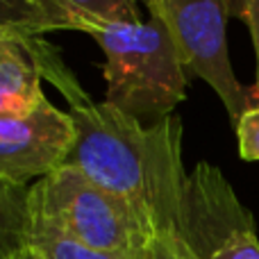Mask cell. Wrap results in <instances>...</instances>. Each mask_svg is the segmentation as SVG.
<instances>
[{"label": "cell", "instance_id": "5", "mask_svg": "<svg viewBox=\"0 0 259 259\" xmlns=\"http://www.w3.org/2000/svg\"><path fill=\"white\" fill-rule=\"evenodd\" d=\"M77 139L71 112L44 98L27 114L0 116V182L25 189L68 164Z\"/></svg>", "mask_w": 259, "mask_h": 259}, {"label": "cell", "instance_id": "11", "mask_svg": "<svg viewBox=\"0 0 259 259\" xmlns=\"http://www.w3.org/2000/svg\"><path fill=\"white\" fill-rule=\"evenodd\" d=\"M27 189L0 182V259H16L25 250Z\"/></svg>", "mask_w": 259, "mask_h": 259}, {"label": "cell", "instance_id": "14", "mask_svg": "<svg viewBox=\"0 0 259 259\" xmlns=\"http://www.w3.org/2000/svg\"><path fill=\"white\" fill-rule=\"evenodd\" d=\"M237 141L239 155L246 161H259V103L252 105L237 121Z\"/></svg>", "mask_w": 259, "mask_h": 259}, {"label": "cell", "instance_id": "3", "mask_svg": "<svg viewBox=\"0 0 259 259\" xmlns=\"http://www.w3.org/2000/svg\"><path fill=\"white\" fill-rule=\"evenodd\" d=\"M27 214L59 232L123 259H146L157 230L125 198L66 164L27 189Z\"/></svg>", "mask_w": 259, "mask_h": 259}, {"label": "cell", "instance_id": "6", "mask_svg": "<svg viewBox=\"0 0 259 259\" xmlns=\"http://www.w3.org/2000/svg\"><path fill=\"white\" fill-rule=\"evenodd\" d=\"M252 225L250 211L237 200L223 173L205 161L198 164L184 187L180 237L207 259L225 239Z\"/></svg>", "mask_w": 259, "mask_h": 259}, {"label": "cell", "instance_id": "13", "mask_svg": "<svg viewBox=\"0 0 259 259\" xmlns=\"http://www.w3.org/2000/svg\"><path fill=\"white\" fill-rule=\"evenodd\" d=\"M146 259H202L173 230H161L157 232V237L152 239V246L148 250Z\"/></svg>", "mask_w": 259, "mask_h": 259}, {"label": "cell", "instance_id": "17", "mask_svg": "<svg viewBox=\"0 0 259 259\" xmlns=\"http://www.w3.org/2000/svg\"><path fill=\"white\" fill-rule=\"evenodd\" d=\"M137 3H141V5H146V7H148V3H150V0H137Z\"/></svg>", "mask_w": 259, "mask_h": 259}, {"label": "cell", "instance_id": "10", "mask_svg": "<svg viewBox=\"0 0 259 259\" xmlns=\"http://www.w3.org/2000/svg\"><path fill=\"white\" fill-rule=\"evenodd\" d=\"M64 30L44 0H0V34L30 36Z\"/></svg>", "mask_w": 259, "mask_h": 259}, {"label": "cell", "instance_id": "12", "mask_svg": "<svg viewBox=\"0 0 259 259\" xmlns=\"http://www.w3.org/2000/svg\"><path fill=\"white\" fill-rule=\"evenodd\" d=\"M207 259H259V239L255 225L234 232Z\"/></svg>", "mask_w": 259, "mask_h": 259}, {"label": "cell", "instance_id": "7", "mask_svg": "<svg viewBox=\"0 0 259 259\" xmlns=\"http://www.w3.org/2000/svg\"><path fill=\"white\" fill-rule=\"evenodd\" d=\"M41 80L44 77L27 53L23 36L0 34V91L25 109H34L46 98Z\"/></svg>", "mask_w": 259, "mask_h": 259}, {"label": "cell", "instance_id": "4", "mask_svg": "<svg viewBox=\"0 0 259 259\" xmlns=\"http://www.w3.org/2000/svg\"><path fill=\"white\" fill-rule=\"evenodd\" d=\"M148 12L159 18L180 50L187 75L205 80L228 109L230 121H237L252 107V96L237 80L228 55L225 0H150Z\"/></svg>", "mask_w": 259, "mask_h": 259}, {"label": "cell", "instance_id": "9", "mask_svg": "<svg viewBox=\"0 0 259 259\" xmlns=\"http://www.w3.org/2000/svg\"><path fill=\"white\" fill-rule=\"evenodd\" d=\"M64 30H75L80 18L96 21H141L137 0H44Z\"/></svg>", "mask_w": 259, "mask_h": 259}, {"label": "cell", "instance_id": "15", "mask_svg": "<svg viewBox=\"0 0 259 259\" xmlns=\"http://www.w3.org/2000/svg\"><path fill=\"white\" fill-rule=\"evenodd\" d=\"M228 3V16H234L239 21L246 23V27L250 30L252 46H255L257 55V84L255 94L259 96V0H225Z\"/></svg>", "mask_w": 259, "mask_h": 259}, {"label": "cell", "instance_id": "8", "mask_svg": "<svg viewBox=\"0 0 259 259\" xmlns=\"http://www.w3.org/2000/svg\"><path fill=\"white\" fill-rule=\"evenodd\" d=\"M25 248L34 259H123L94 250L32 214H27Z\"/></svg>", "mask_w": 259, "mask_h": 259}, {"label": "cell", "instance_id": "2", "mask_svg": "<svg viewBox=\"0 0 259 259\" xmlns=\"http://www.w3.org/2000/svg\"><path fill=\"white\" fill-rule=\"evenodd\" d=\"M75 32L89 34L105 53V103L139 121L170 116L187 96V68L159 18L96 21L80 18Z\"/></svg>", "mask_w": 259, "mask_h": 259}, {"label": "cell", "instance_id": "16", "mask_svg": "<svg viewBox=\"0 0 259 259\" xmlns=\"http://www.w3.org/2000/svg\"><path fill=\"white\" fill-rule=\"evenodd\" d=\"M16 259H34V257H32V255H30V250H27V248H25V250H23V252H21V255H18Z\"/></svg>", "mask_w": 259, "mask_h": 259}, {"label": "cell", "instance_id": "1", "mask_svg": "<svg viewBox=\"0 0 259 259\" xmlns=\"http://www.w3.org/2000/svg\"><path fill=\"white\" fill-rule=\"evenodd\" d=\"M77 139L68 164L91 182L134 205L157 232H180L187 178L182 166V123L164 116L143 125L109 103L73 107Z\"/></svg>", "mask_w": 259, "mask_h": 259}]
</instances>
